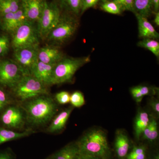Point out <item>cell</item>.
<instances>
[{
  "instance_id": "obj_1",
  "label": "cell",
  "mask_w": 159,
  "mask_h": 159,
  "mask_svg": "<svg viewBox=\"0 0 159 159\" xmlns=\"http://www.w3.org/2000/svg\"><path fill=\"white\" fill-rule=\"evenodd\" d=\"M80 152L99 159H110L111 151L105 132L101 129L88 131L76 142Z\"/></svg>"
},
{
  "instance_id": "obj_2",
  "label": "cell",
  "mask_w": 159,
  "mask_h": 159,
  "mask_svg": "<svg viewBox=\"0 0 159 159\" xmlns=\"http://www.w3.org/2000/svg\"><path fill=\"white\" fill-rule=\"evenodd\" d=\"M42 95L28 100L24 107L27 119L33 125H43L48 123L57 111L54 99Z\"/></svg>"
},
{
  "instance_id": "obj_3",
  "label": "cell",
  "mask_w": 159,
  "mask_h": 159,
  "mask_svg": "<svg viewBox=\"0 0 159 159\" xmlns=\"http://www.w3.org/2000/svg\"><path fill=\"white\" fill-rule=\"evenodd\" d=\"M79 25L77 16L67 12L61 14L57 25L51 30L45 40L49 44L60 47L73 37Z\"/></svg>"
},
{
  "instance_id": "obj_4",
  "label": "cell",
  "mask_w": 159,
  "mask_h": 159,
  "mask_svg": "<svg viewBox=\"0 0 159 159\" xmlns=\"http://www.w3.org/2000/svg\"><path fill=\"white\" fill-rule=\"evenodd\" d=\"M90 61L89 56L80 57L65 56L54 66L51 79V85L70 82L73 79L76 72Z\"/></svg>"
},
{
  "instance_id": "obj_5",
  "label": "cell",
  "mask_w": 159,
  "mask_h": 159,
  "mask_svg": "<svg viewBox=\"0 0 159 159\" xmlns=\"http://www.w3.org/2000/svg\"><path fill=\"white\" fill-rule=\"evenodd\" d=\"M15 96L21 101L48 95L47 86L31 75H23L12 89Z\"/></svg>"
},
{
  "instance_id": "obj_6",
  "label": "cell",
  "mask_w": 159,
  "mask_h": 159,
  "mask_svg": "<svg viewBox=\"0 0 159 159\" xmlns=\"http://www.w3.org/2000/svg\"><path fill=\"white\" fill-rule=\"evenodd\" d=\"M34 23L27 21L11 34L13 50L39 46V37Z\"/></svg>"
},
{
  "instance_id": "obj_7",
  "label": "cell",
  "mask_w": 159,
  "mask_h": 159,
  "mask_svg": "<svg viewBox=\"0 0 159 159\" xmlns=\"http://www.w3.org/2000/svg\"><path fill=\"white\" fill-rule=\"evenodd\" d=\"M61 15L60 9L57 4L44 2L42 13L36 26L40 39L45 40L51 30L57 25Z\"/></svg>"
},
{
  "instance_id": "obj_8",
  "label": "cell",
  "mask_w": 159,
  "mask_h": 159,
  "mask_svg": "<svg viewBox=\"0 0 159 159\" xmlns=\"http://www.w3.org/2000/svg\"><path fill=\"white\" fill-rule=\"evenodd\" d=\"M39 46L14 50L13 60L22 71L24 75H31L38 61Z\"/></svg>"
},
{
  "instance_id": "obj_9",
  "label": "cell",
  "mask_w": 159,
  "mask_h": 159,
  "mask_svg": "<svg viewBox=\"0 0 159 159\" xmlns=\"http://www.w3.org/2000/svg\"><path fill=\"white\" fill-rule=\"evenodd\" d=\"M23 75L22 71L13 60H0V84L12 89Z\"/></svg>"
},
{
  "instance_id": "obj_10",
  "label": "cell",
  "mask_w": 159,
  "mask_h": 159,
  "mask_svg": "<svg viewBox=\"0 0 159 159\" xmlns=\"http://www.w3.org/2000/svg\"><path fill=\"white\" fill-rule=\"evenodd\" d=\"M45 1L43 0H20L21 7L29 21L34 23L39 19Z\"/></svg>"
},
{
  "instance_id": "obj_11",
  "label": "cell",
  "mask_w": 159,
  "mask_h": 159,
  "mask_svg": "<svg viewBox=\"0 0 159 159\" xmlns=\"http://www.w3.org/2000/svg\"><path fill=\"white\" fill-rule=\"evenodd\" d=\"M2 29L12 34L23 24L28 21L21 7L16 12L2 16Z\"/></svg>"
},
{
  "instance_id": "obj_12",
  "label": "cell",
  "mask_w": 159,
  "mask_h": 159,
  "mask_svg": "<svg viewBox=\"0 0 159 159\" xmlns=\"http://www.w3.org/2000/svg\"><path fill=\"white\" fill-rule=\"evenodd\" d=\"M65 57L59 47L48 45L39 48V61L48 64H55Z\"/></svg>"
},
{
  "instance_id": "obj_13",
  "label": "cell",
  "mask_w": 159,
  "mask_h": 159,
  "mask_svg": "<svg viewBox=\"0 0 159 159\" xmlns=\"http://www.w3.org/2000/svg\"><path fill=\"white\" fill-rule=\"evenodd\" d=\"M3 124L13 129H19L24 124V117L22 112L16 107H10L3 113L2 116Z\"/></svg>"
},
{
  "instance_id": "obj_14",
  "label": "cell",
  "mask_w": 159,
  "mask_h": 159,
  "mask_svg": "<svg viewBox=\"0 0 159 159\" xmlns=\"http://www.w3.org/2000/svg\"><path fill=\"white\" fill-rule=\"evenodd\" d=\"M56 64H48L39 61L31 75L45 85H51L53 70Z\"/></svg>"
},
{
  "instance_id": "obj_15",
  "label": "cell",
  "mask_w": 159,
  "mask_h": 159,
  "mask_svg": "<svg viewBox=\"0 0 159 159\" xmlns=\"http://www.w3.org/2000/svg\"><path fill=\"white\" fill-rule=\"evenodd\" d=\"M130 141L127 134L122 129L116 132L115 148L117 157L119 159H125L128 155L130 148Z\"/></svg>"
},
{
  "instance_id": "obj_16",
  "label": "cell",
  "mask_w": 159,
  "mask_h": 159,
  "mask_svg": "<svg viewBox=\"0 0 159 159\" xmlns=\"http://www.w3.org/2000/svg\"><path fill=\"white\" fill-rule=\"evenodd\" d=\"M135 14L138 20L139 37L142 39H158L159 33L152 25L148 21L147 18L142 16L137 13Z\"/></svg>"
},
{
  "instance_id": "obj_17",
  "label": "cell",
  "mask_w": 159,
  "mask_h": 159,
  "mask_svg": "<svg viewBox=\"0 0 159 159\" xmlns=\"http://www.w3.org/2000/svg\"><path fill=\"white\" fill-rule=\"evenodd\" d=\"M73 109V107H69L60 113L51 122L48 128V131L53 133L62 130L65 127Z\"/></svg>"
},
{
  "instance_id": "obj_18",
  "label": "cell",
  "mask_w": 159,
  "mask_h": 159,
  "mask_svg": "<svg viewBox=\"0 0 159 159\" xmlns=\"http://www.w3.org/2000/svg\"><path fill=\"white\" fill-rule=\"evenodd\" d=\"M151 118L147 112L139 110L135 119L134 129L136 139L139 140L150 121Z\"/></svg>"
},
{
  "instance_id": "obj_19",
  "label": "cell",
  "mask_w": 159,
  "mask_h": 159,
  "mask_svg": "<svg viewBox=\"0 0 159 159\" xmlns=\"http://www.w3.org/2000/svg\"><path fill=\"white\" fill-rule=\"evenodd\" d=\"M80 153L77 143H71L54 154L53 159H77Z\"/></svg>"
},
{
  "instance_id": "obj_20",
  "label": "cell",
  "mask_w": 159,
  "mask_h": 159,
  "mask_svg": "<svg viewBox=\"0 0 159 159\" xmlns=\"http://www.w3.org/2000/svg\"><path fill=\"white\" fill-rule=\"evenodd\" d=\"M159 135L158 123L156 119L151 117L150 121L142 135V139L149 142H153L157 140Z\"/></svg>"
},
{
  "instance_id": "obj_21",
  "label": "cell",
  "mask_w": 159,
  "mask_h": 159,
  "mask_svg": "<svg viewBox=\"0 0 159 159\" xmlns=\"http://www.w3.org/2000/svg\"><path fill=\"white\" fill-rule=\"evenodd\" d=\"M135 13L148 18L153 8L152 0H134Z\"/></svg>"
},
{
  "instance_id": "obj_22",
  "label": "cell",
  "mask_w": 159,
  "mask_h": 159,
  "mask_svg": "<svg viewBox=\"0 0 159 159\" xmlns=\"http://www.w3.org/2000/svg\"><path fill=\"white\" fill-rule=\"evenodd\" d=\"M31 134V130L17 132L5 129H0V145L5 142L28 136Z\"/></svg>"
},
{
  "instance_id": "obj_23",
  "label": "cell",
  "mask_w": 159,
  "mask_h": 159,
  "mask_svg": "<svg viewBox=\"0 0 159 159\" xmlns=\"http://www.w3.org/2000/svg\"><path fill=\"white\" fill-rule=\"evenodd\" d=\"M60 3L67 13L77 16L81 12V0H60Z\"/></svg>"
},
{
  "instance_id": "obj_24",
  "label": "cell",
  "mask_w": 159,
  "mask_h": 159,
  "mask_svg": "<svg viewBox=\"0 0 159 159\" xmlns=\"http://www.w3.org/2000/svg\"><path fill=\"white\" fill-rule=\"evenodd\" d=\"M20 8V0H0V14L2 16L16 12Z\"/></svg>"
},
{
  "instance_id": "obj_25",
  "label": "cell",
  "mask_w": 159,
  "mask_h": 159,
  "mask_svg": "<svg viewBox=\"0 0 159 159\" xmlns=\"http://www.w3.org/2000/svg\"><path fill=\"white\" fill-rule=\"evenodd\" d=\"M139 47L144 48L151 51L157 58L159 57V43L157 40L145 39L137 43Z\"/></svg>"
},
{
  "instance_id": "obj_26",
  "label": "cell",
  "mask_w": 159,
  "mask_h": 159,
  "mask_svg": "<svg viewBox=\"0 0 159 159\" xmlns=\"http://www.w3.org/2000/svg\"><path fill=\"white\" fill-rule=\"evenodd\" d=\"M101 9L105 12L112 14H120L122 11L119 5L113 1L103 2Z\"/></svg>"
},
{
  "instance_id": "obj_27",
  "label": "cell",
  "mask_w": 159,
  "mask_h": 159,
  "mask_svg": "<svg viewBox=\"0 0 159 159\" xmlns=\"http://www.w3.org/2000/svg\"><path fill=\"white\" fill-rule=\"evenodd\" d=\"M70 102L73 107H80L83 106L85 103L83 94L80 91H75L70 95Z\"/></svg>"
},
{
  "instance_id": "obj_28",
  "label": "cell",
  "mask_w": 159,
  "mask_h": 159,
  "mask_svg": "<svg viewBox=\"0 0 159 159\" xmlns=\"http://www.w3.org/2000/svg\"><path fill=\"white\" fill-rule=\"evenodd\" d=\"M10 44V39L8 35H0V57H3L8 53Z\"/></svg>"
},
{
  "instance_id": "obj_29",
  "label": "cell",
  "mask_w": 159,
  "mask_h": 159,
  "mask_svg": "<svg viewBox=\"0 0 159 159\" xmlns=\"http://www.w3.org/2000/svg\"><path fill=\"white\" fill-rule=\"evenodd\" d=\"M119 5L122 11H128L135 13L134 0H113Z\"/></svg>"
},
{
  "instance_id": "obj_30",
  "label": "cell",
  "mask_w": 159,
  "mask_h": 159,
  "mask_svg": "<svg viewBox=\"0 0 159 159\" xmlns=\"http://www.w3.org/2000/svg\"><path fill=\"white\" fill-rule=\"evenodd\" d=\"M70 95L66 91H61L55 95V99L60 104H66L70 102Z\"/></svg>"
},
{
  "instance_id": "obj_31",
  "label": "cell",
  "mask_w": 159,
  "mask_h": 159,
  "mask_svg": "<svg viewBox=\"0 0 159 159\" xmlns=\"http://www.w3.org/2000/svg\"><path fill=\"white\" fill-rule=\"evenodd\" d=\"M136 87L144 97L145 96H152V95H155L156 92L153 88L149 87L147 86L139 85Z\"/></svg>"
},
{
  "instance_id": "obj_32",
  "label": "cell",
  "mask_w": 159,
  "mask_h": 159,
  "mask_svg": "<svg viewBox=\"0 0 159 159\" xmlns=\"http://www.w3.org/2000/svg\"><path fill=\"white\" fill-rule=\"evenodd\" d=\"M100 0H81V9L80 13L82 14L88 9L93 7Z\"/></svg>"
},
{
  "instance_id": "obj_33",
  "label": "cell",
  "mask_w": 159,
  "mask_h": 159,
  "mask_svg": "<svg viewBox=\"0 0 159 159\" xmlns=\"http://www.w3.org/2000/svg\"><path fill=\"white\" fill-rule=\"evenodd\" d=\"M149 106L152 110L157 117L159 116V101L158 99L152 97L149 102Z\"/></svg>"
},
{
  "instance_id": "obj_34",
  "label": "cell",
  "mask_w": 159,
  "mask_h": 159,
  "mask_svg": "<svg viewBox=\"0 0 159 159\" xmlns=\"http://www.w3.org/2000/svg\"><path fill=\"white\" fill-rule=\"evenodd\" d=\"M130 92L132 96L136 102L139 103L142 101L144 96L141 93L136 87H134L130 89Z\"/></svg>"
},
{
  "instance_id": "obj_35",
  "label": "cell",
  "mask_w": 159,
  "mask_h": 159,
  "mask_svg": "<svg viewBox=\"0 0 159 159\" xmlns=\"http://www.w3.org/2000/svg\"><path fill=\"white\" fill-rule=\"evenodd\" d=\"M8 98L4 91L0 89V111L2 110L8 103Z\"/></svg>"
},
{
  "instance_id": "obj_36",
  "label": "cell",
  "mask_w": 159,
  "mask_h": 159,
  "mask_svg": "<svg viewBox=\"0 0 159 159\" xmlns=\"http://www.w3.org/2000/svg\"><path fill=\"white\" fill-rule=\"evenodd\" d=\"M146 159V152L139 154L130 155L128 154L125 159Z\"/></svg>"
},
{
  "instance_id": "obj_37",
  "label": "cell",
  "mask_w": 159,
  "mask_h": 159,
  "mask_svg": "<svg viewBox=\"0 0 159 159\" xmlns=\"http://www.w3.org/2000/svg\"><path fill=\"white\" fill-rule=\"evenodd\" d=\"M0 159H13V157L9 152H0Z\"/></svg>"
},
{
  "instance_id": "obj_38",
  "label": "cell",
  "mask_w": 159,
  "mask_h": 159,
  "mask_svg": "<svg viewBox=\"0 0 159 159\" xmlns=\"http://www.w3.org/2000/svg\"><path fill=\"white\" fill-rule=\"evenodd\" d=\"M77 159H99L96 157L87 154L80 153V152Z\"/></svg>"
},
{
  "instance_id": "obj_39",
  "label": "cell",
  "mask_w": 159,
  "mask_h": 159,
  "mask_svg": "<svg viewBox=\"0 0 159 159\" xmlns=\"http://www.w3.org/2000/svg\"><path fill=\"white\" fill-rule=\"evenodd\" d=\"M153 9L156 12L158 11L159 9V0H152Z\"/></svg>"
},
{
  "instance_id": "obj_40",
  "label": "cell",
  "mask_w": 159,
  "mask_h": 159,
  "mask_svg": "<svg viewBox=\"0 0 159 159\" xmlns=\"http://www.w3.org/2000/svg\"><path fill=\"white\" fill-rule=\"evenodd\" d=\"M154 22L157 25V26H159V11H157V12H156L155 13V16L154 19Z\"/></svg>"
},
{
  "instance_id": "obj_41",
  "label": "cell",
  "mask_w": 159,
  "mask_h": 159,
  "mask_svg": "<svg viewBox=\"0 0 159 159\" xmlns=\"http://www.w3.org/2000/svg\"><path fill=\"white\" fill-rule=\"evenodd\" d=\"M152 159H159V153H157L154 156Z\"/></svg>"
},
{
  "instance_id": "obj_42",
  "label": "cell",
  "mask_w": 159,
  "mask_h": 159,
  "mask_svg": "<svg viewBox=\"0 0 159 159\" xmlns=\"http://www.w3.org/2000/svg\"><path fill=\"white\" fill-rule=\"evenodd\" d=\"M102 1H103V2H106V1H109L110 0H102Z\"/></svg>"
}]
</instances>
